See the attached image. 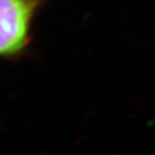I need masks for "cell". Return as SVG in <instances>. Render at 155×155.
I'll return each instance as SVG.
<instances>
[{
    "instance_id": "1",
    "label": "cell",
    "mask_w": 155,
    "mask_h": 155,
    "mask_svg": "<svg viewBox=\"0 0 155 155\" xmlns=\"http://www.w3.org/2000/svg\"><path fill=\"white\" fill-rule=\"evenodd\" d=\"M39 0H0V56L20 53L28 45Z\"/></svg>"
}]
</instances>
